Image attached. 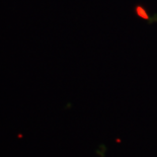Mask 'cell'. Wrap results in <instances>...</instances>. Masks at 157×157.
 <instances>
[{
	"instance_id": "obj_1",
	"label": "cell",
	"mask_w": 157,
	"mask_h": 157,
	"mask_svg": "<svg viewBox=\"0 0 157 157\" xmlns=\"http://www.w3.org/2000/svg\"><path fill=\"white\" fill-rule=\"evenodd\" d=\"M135 12H136V14L138 15L139 17H141L142 19H149V17H150L149 14L146 11V9L143 7V6H141V5L136 6Z\"/></svg>"
}]
</instances>
